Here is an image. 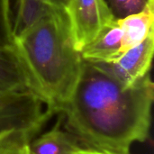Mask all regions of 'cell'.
<instances>
[{
  "mask_svg": "<svg viewBox=\"0 0 154 154\" xmlns=\"http://www.w3.org/2000/svg\"><path fill=\"white\" fill-rule=\"evenodd\" d=\"M154 85L151 74L124 87L100 65L84 61L76 88L60 113L80 146L130 154L150 134Z\"/></svg>",
  "mask_w": 154,
  "mask_h": 154,
  "instance_id": "obj_1",
  "label": "cell"
},
{
  "mask_svg": "<svg viewBox=\"0 0 154 154\" xmlns=\"http://www.w3.org/2000/svg\"><path fill=\"white\" fill-rule=\"evenodd\" d=\"M32 89L51 115L61 112L79 80L84 60L74 46L68 14L52 9L13 39Z\"/></svg>",
  "mask_w": 154,
  "mask_h": 154,
  "instance_id": "obj_2",
  "label": "cell"
},
{
  "mask_svg": "<svg viewBox=\"0 0 154 154\" xmlns=\"http://www.w3.org/2000/svg\"><path fill=\"white\" fill-rule=\"evenodd\" d=\"M67 14L79 52L116 20L105 0H71Z\"/></svg>",
  "mask_w": 154,
  "mask_h": 154,
  "instance_id": "obj_3",
  "label": "cell"
},
{
  "mask_svg": "<svg viewBox=\"0 0 154 154\" xmlns=\"http://www.w3.org/2000/svg\"><path fill=\"white\" fill-rule=\"evenodd\" d=\"M51 115L32 92L0 97V134L13 130L40 132Z\"/></svg>",
  "mask_w": 154,
  "mask_h": 154,
  "instance_id": "obj_4",
  "label": "cell"
},
{
  "mask_svg": "<svg viewBox=\"0 0 154 154\" xmlns=\"http://www.w3.org/2000/svg\"><path fill=\"white\" fill-rule=\"evenodd\" d=\"M154 53V32L143 42L125 51L110 63L100 65L124 87H131L148 74L152 68Z\"/></svg>",
  "mask_w": 154,
  "mask_h": 154,
  "instance_id": "obj_5",
  "label": "cell"
},
{
  "mask_svg": "<svg viewBox=\"0 0 154 154\" xmlns=\"http://www.w3.org/2000/svg\"><path fill=\"white\" fill-rule=\"evenodd\" d=\"M24 92L34 93L14 45L0 46V97Z\"/></svg>",
  "mask_w": 154,
  "mask_h": 154,
  "instance_id": "obj_6",
  "label": "cell"
},
{
  "mask_svg": "<svg viewBox=\"0 0 154 154\" xmlns=\"http://www.w3.org/2000/svg\"><path fill=\"white\" fill-rule=\"evenodd\" d=\"M122 38V31L115 22L80 51L81 58L93 64L110 63L123 53Z\"/></svg>",
  "mask_w": 154,
  "mask_h": 154,
  "instance_id": "obj_7",
  "label": "cell"
},
{
  "mask_svg": "<svg viewBox=\"0 0 154 154\" xmlns=\"http://www.w3.org/2000/svg\"><path fill=\"white\" fill-rule=\"evenodd\" d=\"M116 22L122 31V51L125 52L154 32V0L140 12L116 19Z\"/></svg>",
  "mask_w": 154,
  "mask_h": 154,
  "instance_id": "obj_8",
  "label": "cell"
},
{
  "mask_svg": "<svg viewBox=\"0 0 154 154\" xmlns=\"http://www.w3.org/2000/svg\"><path fill=\"white\" fill-rule=\"evenodd\" d=\"M80 145L62 126L61 117L45 133L34 136L30 142L31 154H71Z\"/></svg>",
  "mask_w": 154,
  "mask_h": 154,
  "instance_id": "obj_9",
  "label": "cell"
},
{
  "mask_svg": "<svg viewBox=\"0 0 154 154\" xmlns=\"http://www.w3.org/2000/svg\"><path fill=\"white\" fill-rule=\"evenodd\" d=\"M8 4L13 39L52 10L49 0H8Z\"/></svg>",
  "mask_w": 154,
  "mask_h": 154,
  "instance_id": "obj_10",
  "label": "cell"
},
{
  "mask_svg": "<svg viewBox=\"0 0 154 154\" xmlns=\"http://www.w3.org/2000/svg\"><path fill=\"white\" fill-rule=\"evenodd\" d=\"M36 133L13 129L0 134V154H31L30 142Z\"/></svg>",
  "mask_w": 154,
  "mask_h": 154,
  "instance_id": "obj_11",
  "label": "cell"
},
{
  "mask_svg": "<svg viewBox=\"0 0 154 154\" xmlns=\"http://www.w3.org/2000/svg\"><path fill=\"white\" fill-rule=\"evenodd\" d=\"M152 1L153 0H105L116 19L140 12Z\"/></svg>",
  "mask_w": 154,
  "mask_h": 154,
  "instance_id": "obj_12",
  "label": "cell"
},
{
  "mask_svg": "<svg viewBox=\"0 0 154 154\" xmlns=\"http://www.w3.org/2000/svg\"><path fill=\"white\" fill-rule=\"evenodd\" d=\"M13 45L8 0H0V46Z\"/></svg>",
  "mask_w": 154,
  "mask_h": 154,
  "instance_id": "obj_13",
  "label": "cell"
},
{
  "mask_svg": "<svg viewBox=\"0 0 154 154\" xmlns=\"http://www.w3.org/2000/svg\"><path fill=\"white\" fill-rule=\"evenodd\" d=\"M71 154H121L113 152H108V151H104V150H99V149H94V148H88V147H83L79 146L77 149H75Z\"/></svg>",
  "mask_w": 154,
  "mask_h": 154,
  "instance_id": "obj_14",
  "label": "cell"
},
{
  "mask_svg": "<svg viewBox=\"0 0 154 154\" xmlns=\"http://www.w3.org/2000/svg\"><path fill=\"white\" fill-rule=\"evenodd\" d=\"M52 9L63 10L67 13L71 0H49Z\"/></svg>",
  "mask_w": 154,
  "mask_h": 154,
  "instance_id": "obj_15",
  "label": "cell"
}]
</instances>
